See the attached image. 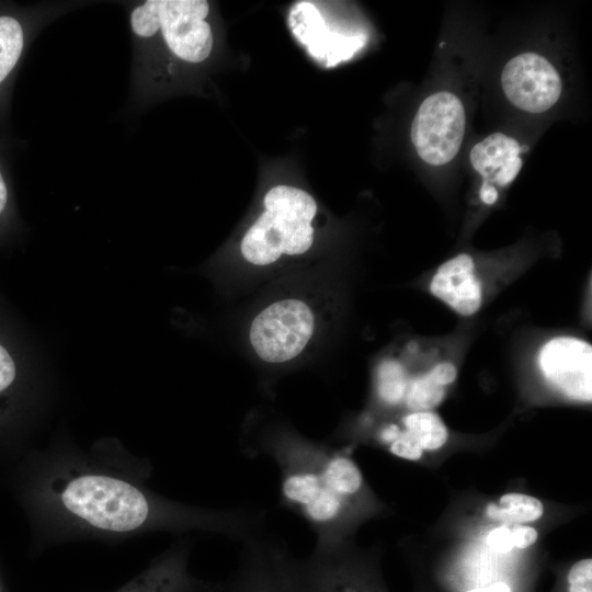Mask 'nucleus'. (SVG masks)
Masks as SVG:
<instances>
[{
    "label": "nucleus",
    "mask_w": 592,
    "mask_h": 592,
    "mask_svg": "<svg viewBox=\"0 0 592 592\" xmlns=\"http://www.w3.org/2000/svg\"><path fill=\"white\" fill-rule=\"evenodd\" d=\"M89 3L91 1L36 4L0 1V123L9 111L16 73L36 35L53 20Z\"/></svg>",
    "instance_id": "5"
},
{
    "label": "nucleus",
    "mask_w": 592,
    "mask_h": 592,
    "mask_svg": "<svg viewBox=\"0 0 592 592\" xmlns=\"http://www.w3.org/2000/svg\"><path fill=\"white\" fill-rule=\"evenodd\" d=\"M132 43L161 45L171 57L191 66L208 59L214 47L210 12L205 0L124 2Z\"/></svg>",
    "instance_id": "3"
},
{
    "label": "nucleus",
    "mask_w": 592,
    "mask_h": 592,
    "mask_svg": "<svg viewBox=\"0 0 592 592\" xmlns=\"http://www.w3.org/2000/svg\"><path fill=\"white\" fill-rule=\"evenodd\" d=\"M513 545L516 548H527L532 546L538 537L537 531L526 525H515L511 528Z\"/></svg>",
    "instance_id": "26"
},
{
    "label": "nucleus",
    "mask_w": 592,
    "mask_h": 592,
    "mask_svg": "<svg viewBox=\"0 0 592 592\" xmlns=\"http://www.w3.org/2000/svg\"><path fill=\"white\" fill-rule=\"evenodd\" d=\"M238 561L221 582L223 592H293L295 555L265 531L243 540Z\"/></svg>",
    "instance_id": "6"
},
{
    "label": "nucleus",
    "mask_w": 592,
    "mask_h": 592,
    "mask_svg": "<svg viewBox=\"0 0 592 592\" xmlns=\"http://www.w3.org/2000/svg\"><path fill=\"white\" fill-rule=\"evenodd\" d=\"M501 86L514 106L530 113L549 110L562 88L556 68L536 53H523L510 59L502 70Z\"/></svg>",
    "instance_id": "9"
},
{
    "label": "nucleus",
    "mask_w": 592,
    "mask_h": 592,
    "mask_svg": "<svg viewBox=\"0 0 592 592\" xmlns=\"http://www.w3.org/2000/svg\"><path fill=\"white\" fill-rule=\"evenodd\" d=\"M465 592H512L510 587L504 582H496L488 587L476 588Z\"/></svg>",
    "instance_id": "28"
},
{
    "label": "nucleus",
    "mask_w": 592,
    "mask_h": 592,
    "mask_svg": "<svg viewBox=\"0 0 592 592\" xmlns=\"http://www.w3.org/2000/svg\"><path fill=\"white\" fill-rule=\"evenodd\" d=\"M569 592H592V560L577 561L568 573Z\"/></svg>",
    "instance_id": "22"
},
{
    "label": "nucleus",
    "mask_w": 592,
    "mask_h": 592,
    "mask_svg": "<svg viewBox=\"0 0 592 592\" xmlns=\"http://www.w3.org/2000/svg\"><path fill=\"white\" fill-rule=\"evenodd\" d=\"M0 592H9L4 583L2 582L1 578H0Z\"/></svg>",
    "instance_id": "29"
},
{
    "label": "nucleus",
    "mask_w": 592,
    "mask_h": 592,
    "mask_svg": "<svg viewBox=\"0 0 592 592\" xmlns=\"http://www.w3.org/2000/svg\"><path fill=\"white\" fill-rule=\"evenodd\" d=\"M407 432L424 451H435L442 447L448 431L442 419L432 411H413L403 418Z\"/></svg>",
    "instance_id": "18"
},
{
    "label": "nucleus",
    "mask_w": 592,
    "mask_h": 592,
    "mask_svg": "<svg viewBox=\"0 0 592 592\" xmlns=\"http://www.w3.org/2000/svg\"><path fill=\"white\" fill-rule=\"evenodd\" d=\"M145 476L88 454H60L27 459L18 492L39 534L54 539L198 531L242 543L265 531L264 508L189 505L146 487Z\"/></svg>",
    "instance_id": "1"
},
{
    "label": "nucleus",
    "mask_w": 592,
    "mask_h": 592,
    "mask_svg": "<svg viewBox=\"0 0 592 592\" xmlns=\"http://www.w3.org/2000/svg\"><path fill=\"white\" fill-rule=\"evenodd\" d=\"M538 366L546 380L569 399H592V346L574 337H556L539 351Z\"/></svg>",
    "instance_id": "11"
},
{
    "label": "nucleus",
    "mask_w": 592,
    "mask_h": 592,
    "mask_svg": "<svg viewBox=\"0 0 592 592\" xmlns=\"http://www.w3.org/2000/svg\"><path fill=\"white\" fill-rule=\"evenodd\" d=\"M408 382L403 366L395 360H386L377 371V394L387 405H397L403 400Z\"/></svg>",
    "instance_id": "20"
},
{
    "label": "nucleus",
    "mask_w": 592,
    "mask_h": 592,
    "mask_svg": "<svg viewBox=\"0 0 592 592\" xmlns=\"http://www.w3.org/2000/svg\"><path fill=\"white\" fill-rule=\"evenodd\" d=\"M243 454L266 456L277 466L278 505L309 525L316 544L342 542L365 491L362 471L348 453L275 431L243 443Z\"/></svg>",
    "instance_id": "2"
},
{
    "label": "nucleus",
    "mask_w": 592,
    "mask_h": 592,
    "mask_svg": "<svg viewBox=\"0 0 592 592\" xmlns=\"http://www.w3.org/2000/svg\"><path fill=\"white\" fill-rule=\"evenodd\" d=\"M15 216L13 185L8 163L0 146V238L11 228Z\"/></svg>",
    "instance_id": "21"
},
{
    "label": "nucleus",
    "mask_w": 592,
    "mask_h": 592,
    "mask_svg": "<svg viewBox=\"0 0 592 592\" xmlns=\"http://www.w3.org/2000/svg\"><path fill=\"white\" fill-rule=\"evenodd\" d=\"M428 373L437 384L444 387L452 384L457 376L456 366L448 361L437 363Z\"/></svg>",
    "instance_id": "25"
},
{
    "label": "nucleus",
    "mask_w": 592,
    "mask_h": 592,
    "mask_svg": "<svg viewBox=\"0 0 592 592\" xmlns=\"http://www.w3.org/2000/svg\"><path fill=\"white\" fill-rule=\"evenodd\" d=\"M480 198L485 204L492 205L498 200V191L493 185L482 182Z\"/></svg>",
    "instance_id": "27"
},
{
    "label": "nucleus",
    "mask_w": 592,
    "mask_h": 592,
    "mask_svg": "<svg viewBox=\"0 0 592 592\" xmlns=\"http://www.w3.org/2000/svg\"><path fill=\"white\" fill-rule=\"evenodd\" d=\"M289 27L309 54L326 64L335 65L350 53V38L330 33L320 11L310 2H298L289 11Z\"/></svg>",
    "instance_id": "14"
},
{
    "label": "nucleus",
    "mask_w": 592,
    "mask_h": 592,
    "mask_svg": "<svg viewBox=\"0 0 592 592\" xmlns=\"http://www.w3.org/2000/svg\"><path fill=\"white\" fill-rule=\"evenodd\" d=\"M263 203L265 210L242 239L244 259L254 265H267L282 254L305 253L314 241V197L300 189L278 185L265 194Z\"/></svg>",
    "instance_id": "4"
},
{
    "label": "nucleus",
    "mask_w": 592,
    "mask_h": 592,
    "mask_svg": "<svg viewBox=\"0 0 592 592\" xmlns=\"http://www.w3.org/2000/svg\"><path fill=\"white\" fill-rule=\"evenodd\" d=\"M522 151L521 145L513 137L493 133L473 147L469 159L483 182L506 186L522 168Z\"/></svg>",
    "instance_id": "15"
},
{
    "label": "nucleus",
    "mask_w": 592,
    "mask_h": 592,
    "mask_svg": "<svg viewBox=\"0 0 592 592\" xmlns=\"http://www.w3.org/2000/svg\"><path fill=\"white\" fill-rule=\"evenodd\" d=\"M293 592H371L344 544H316L305 558L295 557Z\"/></svg>",
    "instance_id": "10"
},
{
    "label": "nucleus",
    "mask_w": 592,
    "mask_h": 592,
    "mask_svg": "<svg viewBox=\"0 0 592 592\" xmlns=\"http://www.w3.org/2000/svg\"><path fill=\"white\" fill-rule=\"evenodd\" d=\"M487 544L494 551H511L514 548L511 528L506 525L493 528L487 536Z\"/></svg>",
    "instance_id": "24"
},
{
    "label": "nucleus",
    "mask_w": 592,
    "mask_h": 592,
    "mask_svg": "<svg viewBox=\"0 0 592 592\" xmlns=\"http://www.w3.org/2000/svg\"><path fill=\"white\" fill-rule=\"evenodd\" d=\"M462 101L447 91L429 95L419 106L411 140L419 157L432 166L452 161L460 149L465 133Z\"/></svg>",
    "instance_id": "8"
},
{
    "label": "nucleus",
    "mask_w": 592,
    "mask_h": 592,
    "mask_svg": "<svg viewBox=\"0 0 592 592\" xmlns=\"http://www.w3.org/2000/svg\"><path fill=\"white\" fill-rule=\"evenodd\" d=\"M445 394V387L425 373L409 379L403 401L412 411H430L442 402Z\"/></svg>",
    "instance_id": "19"
},
{
    "label": "nucleus",
    "mask_w": 592,
    "mask_h": 592,
    "mask_svg": "<svg viewBox=\"0 0 592 592\" xmlns=\"http://www.w3.org/2000/svg\"><path fill=\"white\" fill-rule=\"evenodd\" d=\"M26 396L25 375L13 350L0 339V449H5Z\"/></svg>",
    "instance_id": "16"
},
{
    "label": "nucleus",
    "mask_w": 592,
    "mask_h": 592,
    "mask_svg": "<svg viewBox=\"0 0 592 592\" xmlns=\"http://www.w3.org/2000/svg\"><path fill=\"white\" fill-rule=\"evenodd\" d=\"M487 515L498 522L522 524L534 522L544 513L543 503L535 497L519 492L503 494L498 503H490Z\"/></svg>",
    "instance_id": "17"
},
{
    "label": "nucleus",
    "mask_w": 592,
    "mask_h": 592,
    "mask_svg": "<svg viewBox=\"0 0 592 592\" xmlns=\"http://www.w3.org/2000/svg\"><path fill=\"white\" fill-rule=\"evenodd\" d=\"M430 291L465 317L475 315L482 304L481 284L475 273L474 259L467 253L441 264L431 280Z\"/></svg>",
    "instance_id": "13"
},
{
    "label": "nucleus",
    "mask_w": 592,
    "mask_h": 592,
    "mask_svg": "<svg viewBox=\"0 0 592 592\" xmlns=\"http://www.w3.org/2000/svg\"><path fill=\"white\" fill-rule=\"evenodd\" d=\"M314 315L304 301H276L253 319L250 342L262 361L285 363L303 352L314 333Z\"/></svg>",
    "instance_id": "7"
},
{
    "label": "nucleus",
    "mask_w": 592,
    "mask_h": 592,
    "mask_svg": "<svg viewBox=\"0 0 592 592\" xmlns=\"http://www.w3.org/2000/svg\"><path fill=\"white\" fill-rule=\"evenodd\" d=\"M389 451L397 457L418 460L423 453L419 444L405 431H399L397 437L389 444Z\"/></svg>",
    "instance_id": "23"
},
{
    "label": "nucleus",
    "mask_w": 592,
    "mask_h": 592,
    "mask_svg": "<svg viewBox=\"0 0 592 592\" xmlns=\"http://www.w3.org/2000/svg\"><path fill=\"white\" fill-rule=\"evenodd\" d=\"M189 542L180 540L114 592H223L221 582L204 580L192 574L189 569Z\"/></svg>",
    "instance_id": "12"
}]
</instances>
